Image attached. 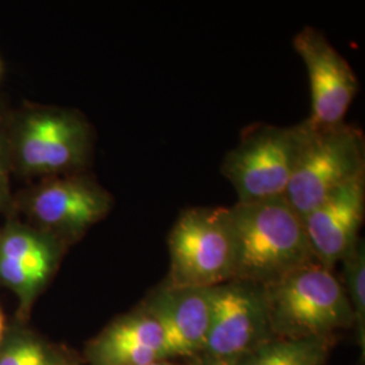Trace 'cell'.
Instances as JSON below:
<instances>
[{"label": "cell", "mask_w": 365, "mask_h": 365, "mask_svg": "<svg viewBox=\"0 0 365 365\" xmlns=\"http://www.w3.org/2000/svg\"><path fill=\"white\" fill-rule=\"evenodd\" d=\"M7 133L11 170L19 178L42 180L90 168L95 133L75 108L25 103L9 111Z\"/></svg>", "instance_id": "1"}, {"label": "cell", "mask_w": 365, "mask_h": 365, "mask_svg": "<svg viewBox=\"0 0 365 365\" xmlns=\"http://www.w3.org/2000/svg\"><path fill=\"white\" fill-rule=\"evenodd\" d=\"M230 214L235 238V280L264 288L318 262L302 215L284 196L237 202Z\"/></svg>", "instance_id": "2"}, {"label": "cell", "mask_w": 365, "mask_h": 365, "mask_svg": "<svg viewBox=\"0 0 365 365\" xmlns=\"http://www.w3.org/2000/svg\"><path fill=\"white\" fill-rule=\"evenodd\" d=\"M274 339L334 337L354 327L352 309L333 269L313 262L264 287Z\"/></svg>", "instance_id": "3"}, {"label": "cell", "mask_w": 365, "mask_h": 365, "mask_svg": "<svg viewBox=\"0 0 365 365\" xmlns=\"http://www.w3.org/2000/svg\"><path fill=\"white\" fill-rule=\"evenodd\" d=\"M175 288H212L235 280V238L230 207H191L173 223L168 237Z\"/></svg>", "instance_id": "4"}, {"label": "cell", "mask_w": 365, "mask_h": 365, "mask_svg": "<svg viewBox=\"0 0 365 365\" xmlns=\"http://www.w3.org/2000/svg\"><path fill=\"white\" fill-rule=\"evenodd\" d=\"M114 207V196L88 172L31 182L14 195L13 212L66 248Z\"/></svg>", "instance_id": "5"}, {"label": "cell", "mask_w": 365, "mask_h": 365, "mask_svg": "<svg viewBox=\"0 0 365 365\" xmlns=\"http://www.w3.org/2000/svg\"><path fill=\"white\" fill-rule=\"evenodd\" d=\"M307 133L284 197L303 217L341 187L365 176V138L345 122Z\"/></svg>", "instance_id": "6"}, {"label": "cell", "mask_w": 365, "mask_h": 365, "mask_svg": "<svg viewBox=\"0 0 365 365\" xmlns=\"http://www.w3.org/2000/svg\"><path fill=\"white\" fill-rule=\"evenodd\" d=\"M306 133L304 120L286 128L261 123L242 134L221 165L240 203L286 195Z\"/></svg>", "instance_id": "7"}, {"label": "cell", "mask_w": 365, "mask_h": 365, "mask_svg": "<svg viewBox=\"0 0 365 365\" xmlns=\"http://www.w3.org/2000/svg\"><path fill=\"white\" fill-rule=\"evenodd\" d=\"M272 339L264 288L232 280L211 288V318L203 348L188 365H237Z\"/></svg>", "instance_id": "8"}, {"label": "cell", "mask_w": 365, "mask_h": 365, "mask_svg": "<svg viewBox=\"0 0 365 365\" xmlns=\"http://www.w3.org/2000/svg\"><path fill=\"white\" fill-rule=\"evenodd\" d=\"M294 48L303 60L310 80L309 123L315 128L342 123L360 87L352 66L324 33L312 26L303 27L294 37Z\"/></svg>", "instance_id": "9"}, {"label": "cell", "mask_w": 365, "mask_h": 365, "mask_svg": "<svg viewBox=\"0 0 365 365\" xmlns=\"http://www.w3.org/2000/svg\"><path fill=\"white\" fill-rule=\"evenodd\" d=\"M365 215V176L334 191L302 217L317 261L334 267L352 250L360 238Z\"/></svg>", "instance_id": "10"}, {"label": "cell", "mask_w": 365, "mask_h": 365, "mask_svg": "<svg viewBox=\"0 0 365 365\" xmlns=\"http://www.w3.org/2000/svg\"><path fill=\"white\" fill-rule=\"evenodd\" d=\"M163 327L170 360L190 361L203 348L211 318V288L163 283L141 303Z\"/></svg>", "instance_id": "11"}, {"label": "cell", "mask_w": 365, "mask_h": 365, "mask_svg": "<svg viewBox=\"0 0 365 365\" xmlns=\"http://www.w3.org/2000/svg\"><path fill=\"white\" fill-rule=\"evenodd\" d=\"M88 365H148L170 360L165 334L141 304L108 324L87 346Z\"/></svg>", "instance_id": "12"}, {"label": "cell", "mask_w": 365, "mask_h": 365, "mask_svg": "<svg viewBox=\"0 0 365 365\" xmlns=\"http://www.w3.org/2000/svg\"><path fill=\"white\" fill-rule=\"evenodd\" d=\"M66 247L51 235L22 221L13 211L0 230V256L18 262L46 286L56 272Z\"/></svg>", "instance_id": "13"}, {"label": "cell", "mask_w": 365, "mask_h": 365, "mask_svg": "<svg viewBox=\"0 0 365 365\" xmlns=\"http://www.w3.org/2000/svg\"><path fill=\"white\" fill-rule=\"evenodd\" d=\"M334 337L267 339L237 365H327Z\"/></svg>", "instance_id": "14"}, {"label": "cell", "mask_w": 365, "mask_h": 365, "mask_svg": "<svg viewBox=\"0 0 365 365\" xmlns=\"http://www.w3.org/2000/svg\"><path fill=\"white\" fill-rule=\"evenodd\" d=\"M341 284L352 309L357 341L364 351L365 342V247L361 238L359 244L341 260Z\"/></svg>", "instance_id": "15"}, {"label": "cell", "mask_w": 365, "mask_h": 365, "mask_svg": "<svg viewBox=\"0 0 365 365\" xmlns=\"http://www.w3.org/2000/svg\"><path fill=\"white\" fill-rule=\"evenodd\" d=\"M64 356L33 334L18 331L0 344V365H60Z\"/></svg>", "instance_id": "16"}, {"label": "cell", "mask_w": 365, "mask_h": 365, "mask_svg": "<svg viewBox=\"0 0 365 365\" xmlns=\"http://www.w3.org/2000/svg\"><path fill=\"white\" fill-rule=\"evenodd\" d=\"M9 111L0 107V214L7 217L13 211L14 194L11 191V160L7 133Z\"/></svg>", "instance_id": "17"}, {"label": "cell", "mask_w": 365, "mask_h": 365, "mask_svg": "<svg viewBox=\"0 0 365 365\" xmlns=\"http://www.w3.org/2000/svg\"><path fill=\"white\" fill-rule=\"evenodd\" d=\"M4 337H6V322H4V315L0 310V344Z\"/></svg>", "instance_id": "18"}, {"label": "cell", "mask_w": 365, "mask_h": 365, "mask_svg": "<svg viewBox=\"0 0 365 365\" xmlns=\"http://www.w3.org/2000/svg\"><path fill=\"white\" fill-rule=\"evenodd\" d=\"M148 365H180L176 364V361L175 360H160V361H156V363H152V364Z\"/></svg>", "instance_id": "19"}, {"label": "cell", "mask_w": 365, "mask_h": 365, "mask_svg": "<svg viewBox=\"0 0 365 365\" xmlns=\"http://www.w3.org/2000/svg\"><path fill=\"white\" fill-rule=\"evenodd\" d=\"M60 365H76V364H73V363H72V361H69V360H66V357H64V360H63V361H61V364Z\"/></svg>", "instance_id": "20"}, {"label": "cell", "mask_w": 365, "mask_h": 365, "mask_svg": "<svg viewBox=\"0 0 365 365\" xmlns=\"http://www.w3.org/2000/svg\"><path fill=\"white\" fill-rule=\"evenodd\" d=\"M0 73H1V66H0Z\"/></svg>", "instance_id": "21"}, {"label": "cell", "mask_w": 365, "mask_h": 365, "mask_svg": "<svg viewBox=\"0 0 365 365\" xmlns=\"http://www.w3.org/2000/svg\"><path fill=\"white\" fill-rule=\"evenodd\" d=\"M0 230H1V226H0Z\"/></svg>", "instance_id": "22"}]
</instances>
